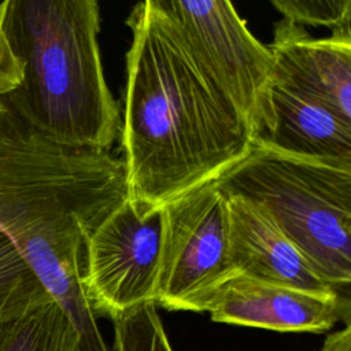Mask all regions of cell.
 <instances>
[{"instance_id":"1","label":"cell","mask_w":351,"mask_h":351,"mask_svg":"<svg viewBox=\"0 0 351 351\" xmlns=\"http://www.w3.org/2000/svg\"><path fill=\"white\" fill-rule=\"evenodd\" d=\"M121 144L129 199L159 208L217 181L251 151L252 128L170 26L137 3L128 21Z\"/></svg>"},{"instance_id":"2","label":"cell","mask_w":351,"mask_h":351,"mask_svg":"<svg viewBox=\"0 0 351 351\" xmlns=\"http://www.w3.org/2000/svg\"><path fill=\"white\" fill-rule=\"evenodd\" d=\"M128 197L122 158L55 143L0 97V232L86 344L100 329L81 285L85 245Z\"/></svg>"},{"instance_id":"3","label":"cell","mask_w":351,"mask_h":351,"mask_svg":"<svg viewBox=\"0 0 351 351\" xmlns=\"http://www.w3.org/2000/svg\"><path fill=\"white\" fill-rule=\"evenodd\" d=\"M97 0H3L0 36L21 70L0 96L62 145L110 151L121 118L101 66Z\"/></svg>"},{"instance_id":"4","label":"cell","mask_w":351,"mask_h":351,"mask_svg":"<svg viewBox=\"0 0 351 351\" xmlns=\"http://www.w3.org/2000/svg\"><path fill=\"white\" fill-rule=\"evenodd\" d=\"M215 182L269 213L328 288L339 321L351 324V163L252 145Z\"/></svg>"},{"instance_id":"5","label":"cell","mask_w":351,"mask_h":351,"mask_svg":"<svg viewBox=\"0 0 351 351\" xmlns=\"http://www.w3.org/2000/svg\"><path fill=\"white\" fill-rule=\"evenodd\" d=\"M234 274L229 259V199L215 181L163 206L156 306L203 313L211 292Z\"/></svg>"},{"instance_id":"6","label":"cell","mask_w":351,"mask_h":351,"mask_svg":"<svg viewBox=\"0 0 351 351\" xmlns=\"http://www.w3.org/2000/svg\"><path fill=\"white\" fill-rule=\"evenodd\" d=\"M163 19L199 66L237 106L252 128L270 80L273 55L239 15L232 0H143Z\"/></svg>"},{"instance_id":"7","label":"cell","mask_w":351,"mask_h":351,"mask_svg":"<svg viewBox=\"0 0 351 351\" xmlns=\"http://www.w3.org/2000/svg\"><path fill=\"white\" fill-rule=\"evenodd\" d=\"M163 244V207L144 208L129 197L90 233L81 285L96 314L108 318L155 302Z\"/></svg>"},{"instance_id":"8","label":"cell","mask_w":351,"mask_h":351,"mask_svg":"<svg viewBox=\"0 0 351 351\" xmlns=\"http://www.w3.org/2000/svg\"><path fill=\"white\" fill-rule=\"evenodd\" d=\"M252 141L289 156L351 163V129L319 99L271 75L258 101Z\"/></svg>"},{"instance_id":"9","label":"cell","mask_w":351,"mask_h":351,"mask_svg":"<svg viewBox=\"0 0 351 351\" xmlns=\"http://www.w3.org/2000/svg\"><path fill=\"white\" fill-rule=\"evenodd\" d=\"M214 322L276 332L329 330L337 321L330 298L234 274L208 296L204 310Z\"/></svg>"},{"instance_id":"10","label":"cell","mask_w":351,"mask_h":351,"mask_svg":"<svg viewBox=\"0 0 351 351\" xmlns=\"http://www.w3.org/2000/svg\"><path fill=\"white\" fill-rule=\"evenodd\" d=\"M226 196L229 259L236 274L332 299L303 254L265 208L240 196Z\"/></svg>"},{"instance_id":"11","label":"cell","mask_w":351,"mask_h":351,"mask_svg":"<svg viewBox=\"0 0 351 351\" xmlns=\"http://www.w3.org/2000/svg\"><path fill=\"white\" fill-rule=\"evenodd\" d=\"M269 49L271 77L319 99L351 129V34L314 38L281 19Z\"/></svg>"},{"instance_id":"12","label":"cell","mask_w":351,"mask_h":351,"mask_svg":"<svg viewBox=\"0 0 351 351\" xmlns=\"http://www.w3.org/2000/svg\"><path fill=\"white\" fill-rule=\"evenodd\" d=\"M0 351H82L81 336L45 291L0 315Z\"/></svg>"},{"instance_id":"13","label":"cell","mask_w":351,"mask_h":351,"mask_svg":"<svg viewBox=\"0 0 351 351\" xmlns=\"http://www.w3.org/2000/svg\"><path fill=\"white\" fill-rule=\"evenodd\" d=\"M111 351H173L155 302L138 304L115 318Z\"/></svg>"},{"instance_id":"14","label":"cell","mask_w":351,"mask_h":351,"mask_svg":"<svg viewBox=\"0 0 351 351\" xmlns=\"http://www.w3.org/2000/svg\"><path fill=\"white\" fill-rule=\"evenodd\" d=\"M47 289L10 239L0 232V315Z\"/></svg>"},{"instance_id":"15","label":"cell","mask_w":351,"mask_h":351,"mask_svg":"<svg viewBox=\"0 0 351 351\" xmlns=\"http://www.w3.org/2000/svg\"><path fill=\"white\" fill-rule=\"evenodd\" d=\"M282 19L300 26H319L335 36L351 34V0H269Z\"/></svg>"},{"instance_id":"16","label":"cell","mask_w":351,"mask_h":351,"mask_svg":"<svg viewBox=\"0 0 351 351\" xmlns=\"http://www.w3.org/2000/svg\"><path fill=\"white\" fill-rule=\"evenodd\" d=\"M19 81H21L19 66L4 41L0 45V96H4L12 89H15Z\"/></svg>"},{"instance_id":"17","label":"cell","mask_w":351,"mask_h":351,"mask_svg":"<svg viewBox=\"0 0 351 351\" xmlns=\"http://www.w3.org/2000/svg\"><path fill=\"white\" fill-rule=\"evenodd\" d=\"M321 351H351V324L329 335Z\"/></svg>"},{"instance_id":"18","label":"cell","mask_w":351,"mask_h":351,"mask_svg":"<svg viewBox=\"0 0 351 351\" xmlns=\"http://www.w3.org/2000/svg\"><path fill=\"white\" fill-rule=\"evenodd\" d=\"M3 43H4V40H3V38H1V36H0V45H1Z\"/></svg>"}]
</instances>
